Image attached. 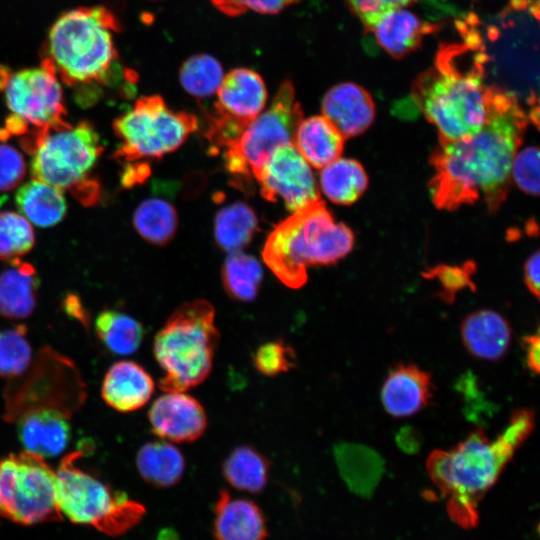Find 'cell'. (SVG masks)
<instances>
[{
    "label": "cell",
    "mask_w": 540,
    "mask_h": 540,
    "mask_svg": "<svg viewBox=\"0 0 540 540\" xmlns=\"http://www.w3.org/2000/svg\"><path fill=\"white\" fill-rule=\"evenodd\" d=\"M534 122L515 98L494 89L485 125L473 136L441 141L431 157L430 182L438 208L455 209L483 199L494 210L506 198L511 165L526 128Z\"/></svg>",
    "instance_id": "obj_1"
},
{
    "label": "cell",
    "mask_w": 540,
    "mask_h": 540,
    "mask_svg": "<svg viewBox=\"0 0 540 540\" xmlns=\"http://www.w3.org/2000/svg\"><path fill=\"white\" fill-rule=\"evenodd\" d=\"M533 424V412L519 410L494 440L479 430L450 450H435L429 455L428 475L446 498L447 512L456 524L462 528L476 526L481 499L497 482Z\"/></svg>",
    "instance_id": "obj_2"
},
{
    "label": "cell",
    "mask_w": 540,
    "mask_h": 540,
    "mask_svg": "<svg viewBox=\"0 0 540 540\" xmlns=\"http://www.w3.org/2000/svg\"><path fill=\"white\" fill-rule=\"evenodd\" d=\"M494 90L465 42L440 48L434 65L413 84L412 95L438 130L440 141L467 139L485 125Z\"/></svg>",
    "instance_id": "obj_3"
},
{
    "label": "cell",
    "mask_w": 540,
    "mask_h": 540,
    "mask_svg": "<svg viewBox=\"0 0 540 540\" xmlns=\"http://www.w3.org/2000/svg\"><path fill=\"white\" fill-rule=\"evenodd\" d=\"M119 29L120 23L107 7L67 10L49 30L42 60L71 87L107 84L119 60L114 42Z\"/></svg>",
    "instance_id": "obj_4"
},
{
    "label": "cell",
    "mask_w": 540,
    "mask_h": 540,
    "mask_svg": "<svg viewBox=\"0 0 540 540\" xmlns=\"http://www.w3.org/2000/svg\"><path fill=\"white\" fill-rule=\"evenodd\" d=\"M353 245L351 229L335 222L319 200L277 224L267 237L262 257L284 285L297 289L306 283L308 267L335 263Z\"/></svg>",
    "instance_id": "obj_5"
},
{
    "label": "cell",
    "mask_w": 540,
    "mask_h": 540,
    "mask_svg": "<svg viewBox=\"0 0 540 540\" xmlns=\"http://www.w3.org/2000/svg\"><path fill=\"white\" fill-rule=\"evenodd\" d=\"M22 145L31 156L34 179L70 192L85 205L98 201L99 184L90 176L103 145L91 123L64 121L33 130L24 135Z\"/></svg>",
    "instance_id": "obj_6"
},
{
    "label": "cell",
    "mask_w": 540,
    "mask_h": 540,
    "mask_svg": "<svg viewBox=\"0 0 540 540\" xmlns=\"http://www.w3.org/2000/svg\"><path fill=\"white\" fill-rule=\"evenodd\" d=\"M220 334L215 309L205 299L181 304L157 332L153 354L163 371L159 388L185 392L210 374Z\"/></svg>",
    "instance_id": "obj_7"
},
{
    "label": "cell",
    "mask_w": 540,
    "mask_h": 540,
    "mask_svg": "<svg viewBox=\"0 0 540 540\" xmlns=\"http://www.w3.org/2000/svg\"><path fill=\"white\" fill-rule=\"evenodd\" d=\"M79 451L65 456L56 471L59 510L74 524L90 525L109 536H119L137 525L145 507L81 469Z\"/></svg>",
    "instance_id": "obj_8"
},
{
    "label": "cell",
    "mask_w": 540,
    "mask_h": 540,
    "mask_svg": "<svg viewBox=\"0 0 540 540\" xmlns=\"http://www.w3.org/2000/svg\"><path fill=\"white\" fill-rule=\"evenodd\" d=\"M197 124L194 114L171 110L161 96H142L113 123L120 140L115 157L128 162L161 159L178 149Z\"/></svg>",
    "instance_id": "obj_9"
},
{
    "label": "cell",
    "mask_w": 540,
    "mask_h": 540,
    "mask_svg": "<svg viewBox=\"0 0 540 540\" xmlns=\"http://www.w3.org/2000/svg\"><path fill=\"white\" fill-rule=\"evenodd\" d=\"M0 516L25 526L63 518L56 471L44 458L24 450L0 460Z\"/></svg>",
    "instance_id": "obj_10"
},
{
    "label": "cell",
    "mask_w": 540,
    "mask_h": 540,
    "mask_svg": "<svg viewBox=\"0 0 540 540\" xmlns=\"http://www.w3.org/2000/svg\"><path fill=\"white\" fill-rule=\"evenodd\" d=\"M302 119L303 111L295 100L294 86L286 80L279 86L269 108L225 149L227 170L237 177L255 178L276 148L294 143Z\"/></svg>",
    "instance_id": "obj_11"
},
{
    "label": "cell",
    "mask_w": 540,
    "mask_h": 540,
    "mask_svg": "<svg viewBox=\"0 0 540 540\" xmlns=\"http://www.w3.org/2000/svg\"><path fill=\"white\" fill-rule=\"evenodd\" d=\"M0 93L11 112L29 133L66 121L60 80L44 60L38 67L12 69L0 65ZM26 135V134H25Z\"/></svg>",
    "instance_id": "obj_12"
},
{
    "label": "cell",
    "mask_w": 540,
    "mask_h": 540,
    "mask_svg": "<svg viewBox=\"0 0 540 540\" xmlns=\"http://www.w3.org/2000/svg\"><path fill=\"white\" fill-rule=\"evenodd\" d=\"M216 96L204 132L212 151L226 149L240 137L264 109L267 90L257 72L237 68L224 75Z\"/></svg>",
    "instance_id": "obj_13"
},
{
    "label": "cell",
    "mask_w": 540,
    "mask_h": 540,
    "mask_svg": "<svg viewBox=\"0 0 540 540\" xmlns=\"http://www.w3.org/2000/svg\"><path fill=\"white\" fill-rule=\"evenodd\" d=\"M255 179L264 199L273 202L280 197L292 213L321 200L310 165L293 144L276 148Z\"/></svg>",
    "instance_id": "obj_14"
},
{
    "label": "cell",
    "mask_w": 540,
    "mask_h": 540,
    "mask_svg": "<svg viewBox=\"0 0 540 540\" xmlns=\"http://www.w3.org/2000/svg\"><path fill=\"white\" fill-rule=\"evenodd\" d=\"M155 435L177 443H189L202 436L207 427V415L200 402L184 392H165L148 412Z\"/></svg>",
    "instance_id": "obj_15"
},
{
    "label": "cell",
    "mask_w": 540,
    "mask_h": 540,
    "mask_svg": "<svg viewBox=\"0 0 540 540\" xmlns=\"http://www.w3.org/2000/svg\"><path fill=\"white\" fill-rule=\"evenodd\" d=\"M322 113L344 138H349L370 127L375 118V106L365 89L355 83L344 82L326 92Z\"/></svg>",
    "instance_id": "obj_16"
},
{
    "label": "cell",
    "mask_w": 540,
    "mask_h": 540,
    "mask_svg": "<svg viewBox=\"0 0 540 540\" xmlns=\"http://www.w3.org/2000/svg\"><path fill=\"white\" fill-rule=\"evenodd\" d=\"M212 532L216 540H265L266 518L261 508L247 498H233L221 489L214 504Z\"/></svg>",
    "instance_id": "obj_17"
},
{
    "label": "cell",
    "mask_w": 540,
    "mask_h": 540,
    "mask_svg": "<svg viewBox=\"0 0 540 540\" xmlns=\"http://www.w3.org/2000/svg\"><path fill=\"white\" fill-rule=\"evenodd\" d=\"M432 394L431 376L413 364L390 370L381 389V401L393 417H408L427 405Z\"/></svg>",
    "instance_id": "obj_18"
},
{
    "label": "cell",
    "mask_w": 540,
    "mask_h": 540,
    "mask_svg": "<svg viewBox=\"0 0 540 540\" xmlns=\"http://www.w3.org/2000/svg\"><path fill=\"white\" fill-rule=\"evenodd\" d=\"M19 440L25 451L42 458L60 455L68 445L71 428L68 417L52 408H40L22 416L18 424Z\"/></svg>",
    "instance_id": "obj_19"
},
{
    "label": "cell",
    "mask_w": 540,
    "mask_h": 540,
    "mask_svg": "<svg viewBox=\"0 0 540 540\" xmlns=\"http://www.w3.org/2000/svg\"><path fill=\"white\" fill-rule=\"evenodd\" d=\"M154 388L152 377L142 366L132 361H119L107 371L101 394L115 410L131 412L150 400Z\"/></svg>",
    "instance_id": "obj_20"
},
{
    "label": "cell",
    "mask_w": 540,
    "mask_h": 540,
    "mask_svg": "<svg viewBox=\"0 0 540 540\" xmlns=\"http://www.w3.org/2000/svg\"><path fill=\"white\" fill-rule=\"evenodd\" d=\"M368 29L382 49L399 58L416 49L425 35L436 30V26L423 22L401 7L385 12Z\"/></svg>",
    "instance_id": "obj_21"
},
{
    "label": "cell",
    "mask_w": 540,
    "mask_h": 540,
    "mask_svg": "<svg viewBox=\"0 0 540 540\" xmlns=\"http://www.w3.org/2000/svg\"><path fill=\"white\" fill-rule=\"evenodd\" d=\"M461 336L467 350L480 359L498 360L511 341V328L499 313L481 310L469 314L461 324Z\"/></svg>",
    "instance_id": "obj_22"
},
{
    "label": "cell",
    "mask_w": 540,
    "mask_h": 540,
    "mask_svg": "<svg viewBox=\"0 0 540 540\" xmlns=\"http://www.w3.org/2000/svg\"><path fill=\"white\" fill-rule=\"evenodd\" d=\"M0 273V315L13 320L29 317L36 306L39 279L33 265L21 259Z\"/></svg>",
    "instance_id": "obj_23"
},
{
    "label": "cell",
    "mask_w": 540,
    "mask_h": 540,
    "mask_svg": "<svg viewBox=\"0 0 540 540\" xmlns=\"http://www.w3.org/2000/svg\"><path fill=\"white\" fill-rule=\"evenodd\" d=\"M344 140L322 115L301 120L293 145L310 166L321 169L341 156Z\"/></svg>",
    "instance_id": "obj_24"
},
{
    "label": "cell",
    "mask_w": 540,
    "mask_h": 540,
    "mask_svg": "<svg viewBox=\"0 0 540 540\" xmlns=\"http://www.w3.org/2000/svg\"><path fill=\"white\" fill-rule=\"evenodd\" d=\"M136 467L141 478L161 489L175 486L182 479L186 461L182 452L168 441H151L140 447Z\"/></svg>",
    "instance_id": "obj_25"
},
{
    "label": "cell",
    "mask_w": 540,
    "mask_h": 540,
    "mask_svg": "<svg viewBox=\"0 0 540 540\" xmlns=\"http://www.w3.org/2000/svg\"><path fill=\"white\" fill-rule=\"evenodd\" d=\"M15 201L21 215L39 227L59 223L67 210L62 190L34 178L18 189Z\"/></svg>",
    "instance_id": "obj_26"
},
{
    "label": "cell",
    "mask_w": 540,
    "mask_h": 540,
    "mask_svg": "<svg viewBox=\"0 0 540 540\" xmlns=\"http://www.w3.org/2000/svg\"><path fill=\"white\" fill-rule=\"evenodd\" d=\"M319 182L321 190L330 201L349 205L364 193L368 177L359 162L339 157L321 168Z\"/></svg>",
    "instance_id": "obj_27"
},
{
    "label": "cell",
    "mask_w": 540,
    "mask_h": 540,
    "mask_svg": "<svg viewBox=\"0 0 540 540\" xmlns=\"http://www.w3.org/2000/svg\"><path fill=\"white\" fill-rule=\"evenodd\" d=\"M269 460L255 448L242 445L231 451L222 464V475L234 488L261 492L268 482Z\"/></svg>",
    "instance_id": "obj_28"
},
{
    "label": "cell",
    "mask_w": 540,
    "mask_h": 540,
    "mask_svg": "<svg viewBox=\"0 0 540 540\" xmlns=\"http://www.w3.org/2000/svg\"><path fill=\"white\" fill-rule=\"evenodd\" d=\"M257 230V216L243 202L226 206L216 214L214 237L218 246L228 253L241 251L251 242Z\"/></svg>",
    "instance_id": "obj_29"
},
{
    "label": "cell",
    "mask_w": 540,
    "mask_h": 540,
    "mask_svg": "<svg viewBox=\"0 0 540 540\" xmlns=\"http://www.w3.org/2000/svg\"><path fill=\"white\" fill-rule=\"evenodd\" d=\"M95 330L107 349L121 356L135 353L144 337L139 321L116 310L102 311L95 320Z\"/></svg>",
    "instance_id": "obj_30"
},
{
    "label": "cell",
    "mask_w": 540,
    "mask_h": 540,
    "mask_svg": "<svg viewBox=\"0 0 540 540\" xmlns=\"http://www.w3.org/2000/svg\"><path fill=\"white\" fill-rule=\"evenodd\" d=\"M133 225L143 239L163 246L176 234L178 215L171 203L158 198L146 199L135 209Z\"/></svg>",
    "instance_id": "obj_31"
},
{
    "label": "cell",
    "mask_w": 540,
    "mask_h": 540,
    "mask_svg": "<svg viewBox=\"0 0 540 540\" xmlns=\"http://www.w3.org/2000/svg\"><path fill=\"white\" fill-rule=\"evenodd\" d=\"M221 278L230 297L241 302H250L258 294L263 270L256 258L238 251L230 253L226 258Z\"/></svg>",
    "instance_id": "obj_32"
},
{
    "label": "cell",
    "mask_w": 540,
    "mask_h": 540,
    "mask_svg": "<svg viewBox=\"0 0 540 540\" xmlns=\"http://www.w3.org/2000/svg\"><path fill=\"white\" fill-rule=\"evenodd\" d=\"M223 77L219 61L206 54L190 57L180 69L182 87L197 98H208L216 94Z\"/></svg>",
    "instance_id": "obj_33"
},
{
    "label": "cell",
    "mask_w": 540,
    "mask_h": 540,
    "mask_svg": "<svg viewBox=\"0 0 540 540\" xmlns=\"http://www.w3.org/2000/svg\"><path fill=\"white\" fill-rule=\"evenodd\" d=\"M35 242L31 223L21 214L0 212V259L13 262L28 253Z\"/></svg>",
    "instance_id": "obj_34"
},
{
    "label": "cell",
    "mask_w": 540,
    "mask_h": 540,
    "mask_svg": "<svg viewBox=\"0 0 540 540\" xmlns=\"http://www.w3.org/2000/svg\"><path fill=\"white\" fill-rule=\"evenodd\" d=\"M27 328L17 325L0 331V376H20L31 362L32 350L26 337Z\"/></svg>",
    "instance_id": "obj_35"
},
{
    "label": "cell",
    "mask_w": 540,
    "mask_h": 540,
    "mask_svg": "<svg viewBox=\"0 0 540 540\" xmlns=\"http://www.w3.org/2000/svg\"><path fill=\"white\" fill-rule=\"evenodd\" d=\"M252 359L258 372L269 377L289 371L296 362L293 348L281 340L260 345L253 353Z\"/></svg>",
    "instance_id": "obj_36"
},
{
    "label": "cell",
    "mask_w": 540,
    "mask_h": 540,
    "mask_svg": "<svg viewBox=\"0 0 540 540\" xmlns=\"http://www.w3.org/2000/svg\"><path fill=\"white\" fill-rule=\"evenodd\" d=\"M510 176L523 192L534 196L539 194V149L536 146L516 152Z\"/></svg>",
    "instance_id": "obj_37"
},
{
    "label": "cell",
    "mask_w": 540,
    "mask_h": 540,
    "mask_svg": "<svg viewBox=\"0 0 540 540\" xmlns=\"http://www.w3.org/2000/svg\"><path fill=\"white\" fill-rule=\"evenodd\" d=\"M26 174V164L20 152L8 144H0V191L16 188Z\"/></svg>",
    "instance_id": "obj_38"
},
{
    "label": "cell",
    "mask_w": 540,
    "mask_h": 540,
    "mask_svg": "<svg viewBox=\"0 0 540 540\" xmlns=\"http://www.w3.org/2000/svg\"><path fill=\"white\" fill-rule=\"evenodd\" d=\"M222 13L239 16L248 11L275 14L298 0H210Z\"/></svg>",
    "instance_id": "obj_39"
},
{
    "label": "cell",
    "mask_w": 540,
    "mask_h": 540,
    "mask_svg": "<svg viewBox=\"0 0 540 540\" xmlns=\"http://www.w3.org/2000/svg\"><path fill=\"white\" fill-rule=\"evenodd\" d=\"M415 0H348L355 14L367 28L385 12L409 5Z\"/></svg>",
    "instance_id": "obj_40"
},
{
    "label": "cell",
    "mask_w": 540,
    "mask_h": 540,
    "mask_svg": "<svg viewBox=\"0 0 540 540\" xmlns=\"http://www.w3.org/2000/svg\"><path fill=\"white\" fill-rule=\"evenodd\" d=\"M539 273L540 254L538 251H536L528 258L524 267L525 283L535 297L539 296Z\"/></svg>",
    "instance_id": "obj_41"
},
{
    "label": "cell",
    "mask_w": 540,
    "mask_h": 540,
    "mask_svg": "<svg viewBox=\"0 0 540 540\" xmlns=\"http://www.w3.org/2000/svg\"><path fill=\"white\" fill-rule=\"evenodd\" d=\"M524 349L526 352V361L529 368L535 372H539L540 360V340L539 335H530L524 339Z\"/></svg>",
    "instance_id": "obj_42"
}]
</instances>
